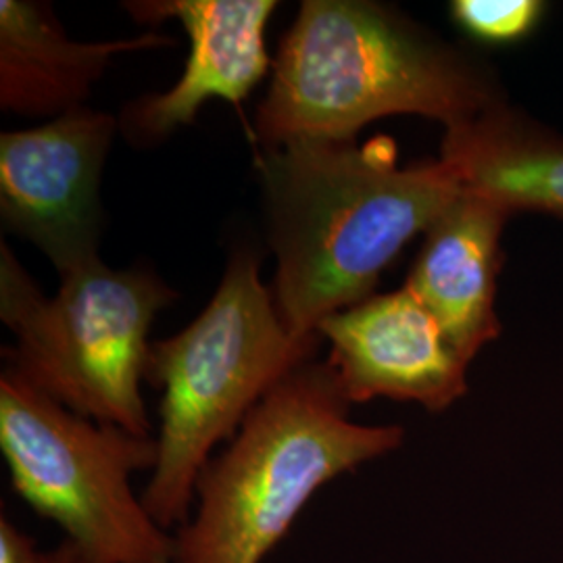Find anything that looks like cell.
I'll use <instances>...</instances> for the list:
<instances>
[{"instance_id": "obj_12", "label": "cell", "mask_w": 563, "mask_h": 563, "mask_svg": "<svg viewBox=\"0 0 563 563\" xmlns=\"http://www.w3.org/2000/svg\"><path fill=\"white\" fill-rule=\"evenodd\" d=\"M441 159L463 188L516 211H543L563 220V139L504 102L444 132Z\"/></svg>"}, {"instance_id": "obj_10", "label": "cell", "mask_w": 563, "mask_h": 563, "mask_svg": "<svg viewBox=\"0 0 563 563\" xmlns=\"http://www.w3.org/2000/svg\"><path fill=\"white\" fill-rule=\"evenodd\" d=\"M511 216L504 202L463 188L426 230L405 282L467 363L501 332L497 280L504 263L501 234Z\"/></svg>"}, {"instance_id": "obj_6", "label": "cell", "mask_w": 563, "mask_h": 563, "mask_svg": "<svg viewBox=\"0 0 563 563\" xmlns=\"http://www.w3.org/2000/svg\"><path fill=\"white\" fill-rule=\"evenodd\" d=\"M0 451L21 501L92 562L174 563V532L132 483L155 467L153 437L78 416L4 367Z\"/></svg>"}, {"instance_id": "obj_7", "label": "cell", "mask_w": 563, "mask_h": 563, "mask_svg": "<svg viewBox=\"0 0 563 563\" xmlns=\"http://www.w3.org/2000/svg\"><path fill=\"white\" fill-rule=\"evenodd\" d=\"M120 121L80 107L0 136V218L65 274L99 260L101 178Z\"/></svg>"}, {"instance_id": "obj_2", "label": "cell", "mask_w": 563, "mask_h": 563, "mask_svg": "<svg viewBox=\"0 0 563 563\" xmlns=\"http://www.w3.org/2000/svg\"><path fill=\"white\" fill-rule=\"evenodd\" d=\"M499 102L476 60L399 11L367 0H305L282 38L253 132L269 151L355 141L388 115H422L451 130Z\"/></svg>"}, {"instance_id": "obj_5", "label": "cell", "mask_w": 563, "mask_h": 563, "mask_svg": "<svg viewBox=\"0 0 563 563\" xmlns=\"http://www.w3.org/2000/svg\"><path fill=\"white\" fill-rule=\"evenodd\" d=\"M176 297L153 272L101 257L60 274L57 295L44 297L2 242L0 318L18 341L4 367L78 416L153 437L141 388L148 332Z\"/></svg>"}, {"instance_id": "obj_13", "label": "cell", "mask_w": 563, "mask_h": 563, "mask_svg": "<svg viewBox=\"0 0 563 563\" xmlns=\"http://www.w3.org/2000/svg\"><path fill=\"white\" fill-rule=\"evenodd\" d=\"M543 9L539 0H455L451 15L476 41L509 44L534 30Z\"/></svg>"}, {"instance_id": "obj_8", "label": "cell", "mask_w": 563, "mask_h": 563, "mask_svg": "<svg viewBox=\"0 0 563 563\" xmlns=\"http://www.w3.org/2000/svg\"><path fill=\"white\" fill-rule=\"evenodd\" d=\"M320 339L344 399L420 402L444 411L467 393V365L418 295L402 286L328 316Z\"/></svg>"}, {"instance_id": "obj_9", "label": "cell", "mask_w": 563, "mask_h": 563, "mask_svg": "<svg viewBox=\"0 0 563 563\" xmlns=\"http://www.w3.org/2000/svg\"><path fill=\"white\" fill-rule=\"evenodd\" d=\"M274 0H144L125 11L146 25L180 21L190 55L180 80L159 95H144L121 111L120 130L134 146H153L197 120L213 99L241 104L269 69L265 48Z\"/></svg>"}, {"instance_id": "obj_3", "label": "cell", "mask_w": 563, "mask_h": 563, "mask_svg": "<svg viewBox=\"0 0 563 563\" xmlns=\"http://www.w3.org/2000/svg\"><path fill=\"white\" fill-rule=\"evenodd\" d=\"M328 363L292 369L202 470L174 563H263L325 484L399 449L401 426H365Z\"/></svg>"}, {"instance_id": "obj_14", "label": "cell", "mask_w": 563, "mask_h": 563, "mask_svg": "<svg viewBox=\"0 0 563 563\" xmlns=\"http://www.w3.org/2000/svg\"><path fill=\"white\" fill-rule=\"evenodd\" d=\"M0 563H95L76 544L60 543L42 549L7 514H0Z\"/></svg>"}, {"instance_id": "obj_11", "label": "cell", "mask_w": 563, "mask_h": 563, "mask_svg": "<svg viewBox=\"0 0 563 563\" xmlns=\"http://www.w3.org/2000/svg\"><path fill=\"white\" fill-rule=\"evenodd\" d=\"M169 42L153 32L123 41H69L51 4L0 0V107L21 118L55 120L84 107L118 55Z\"/></svg>"}, {"instance_id": "obj_1", "label": "cell", "mask_w": 563, "mask_h": 563, "mask_svg": "<svg viewBox=\"0 0 563 563\" xmlns=\"http://www.w3.org/2000/svg\"><path fill=\"white\" fill-rule=\"evenodd\" d=\"M272 297L284 328L320 342V323L372 297L402 246L439 220L463 184L444 162L401 167L397 142H295L257 153Z\"/></svg>"}, {"instance_id": "obj_4", "label": "cell", "mask_w": 563, "mask_h": 563, "mask_svg": "<svg viewBox=\"0 0 563 563\" xmlns=\"http://www.w3.org/2000/svg\"><path fill=\"white\" fill-rule=\"evenodd\" d=\"M320 342L297 341L282 323L260 260L239 249L213 299L195 322L151 342L146 383L162 390L157 460L142 501L165 530L188 520L202 470L251 411Z\"/></svg>"}]
</instances>
